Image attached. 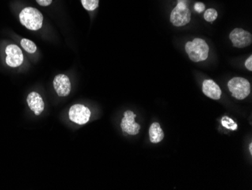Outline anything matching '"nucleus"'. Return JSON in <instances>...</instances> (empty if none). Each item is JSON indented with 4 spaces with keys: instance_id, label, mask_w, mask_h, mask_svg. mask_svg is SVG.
Masks as SVG:
<instances>
[{
    "instance_id": "obj_1",
    "label": "nucleus",
    "mask_w": 252,
    "mask_h": 190,
    "mask_svg": "<svg viewBox=\"0 0 252 190\" xmlns=\"http://www.w3.org/2000/svg\"><path fill=\"white\" fill-rule=\"evenodd\" d=\"M19 19L21 24L30 31H39L43 27V14L33 7L24 8L20 12Z\"/></svg>"
},
{
    "instance_id": "obj_2",
    "label": "nucleus",
    "mask_w": 252,
    "mask_h": 190,
    "mask_svg": "<svg viewBox=\"0 0 252 190\" xmlns=\"http://www.w3.org/2000/svg\"><path fill=\"white\" fill-rule=\"evenodd\" d=\"M185 50L191 61L200 62L208 58L209 47L204 39L196 38L186 43Z\"/></svg>"
},
{
    "instance_id": "obj_3",
    "label": "nucleus",
    "mask_w": 252,
    "mask_h": 190,
    "mask_svg": "<svg viewBox=\"0 0 252 190\" xmlns=\"http://www.w3.org/2000/svg\"><path fill=\"white\" fill-rule=\"evenodd\" d=\"M191 12L188 9L185 0H178L170 16V20L175 27H182L190 23Z\"/></svg>"
},
{
    "instance_id": "obj_4",
    "label": "nucleus",
    "mask_w": 252,
    "mask_h": 190,
    "mask_svg": "<svg viewBox=\"0 0 252 190\" xmlns=\"http://www.w3.org/2000/svg\"><path fill=\"white\" fill-rule=\"evenodd\" d=\"M228 89L233 96L239 100L246 98L251 93L250 83L243 77H234L230 80Z\"/></svg>"
},
{
    "instance_id": "obj_5",
    "label": "nucleus",
    "mask_w": 252,
    "mask_h": 190,
    "mask_svg": "<svg viewBox=\"0 0 252 190\" xmlns=\"http://www.w3.org/2000/svg\"><path fill=\"white\" fill-rule=\"evenodd\" d=\"M92 112L88 107L82 104L72 105L69 110V118L72 122L79 125L87 124L91 117Z\"/></svg>"
},
{
    "instance_id": "obj_6",
    "label": "nucleus",
    "mask_w": 252,
    "mask_h": 190,
    "mask_svg": "<svg viewBox=\"0 0 252 190\" xmlns=\"http://www.w3.org/2000/svg\"><path fill=\"white\" fill-rule=\"evenodd\" d=\"M5 63L10 68H17L24 62L22 50L16 44H10L5 48Z\"/></svg>"
},
{
    "instance_id": "obj_7",
    "label": "nucleus",
    "mask_w": 252,
    "mask_h": 190,
    "mask_svg": "<svg viewBox=\"0 0 252 190\" xmlns=\"http://www.w3.org/2000/svg\"><path fill=\"white\" fill-rule=\"evenodd\" d=\"M136 114L130 110L124 112V117L121 121L122 131L129 135H137L138 133L141 126L135 122Z\"/></svg>"
},
{
    "instance_id": "obj_8",
    "label": "nucleus",
    "mask_w": 252,
    "mask_h": 190,
    "mask_svg": "<svg viewBox=\"0 0 252 190\" xmlns=\"http://www.w3.org/2000/svg\"><path fill=\"white\" fill-rule=\"evenodd\" d=\"M230 39L232 41L234 47L245 48L250 46L252 43V35L251 33L241 29L235 28L230 34Z\"/></svg>"
},
{
    "instance_id": "obj_9",
    "label": "nucleus",
    "mask_w": 252,
    "mask_h": 190,
    "mask_svg": "<svg viewBox=\"0 0 252 190\" xmlns=\"http://www.w3.org/2000/svg\"><path fill=\"white\" fill-rule=\"evenodd\" d=\"M53 87L58 96L66 97L71 91V83L67 75H57L53 80Z\"/></svg>"
},
{
    "instance_id": "obj_10",
    "label": "nucleus",
    "mask_w": 252,
    "mask_h": 190,
    "mask_svg": "<svg viewBox=\"0 0 252 190\" xmlns=\"http://www.w3.org/2000/svg\"><path fill=\"white\" fill-rule=\"evenodd\" d=\"M27 105L34 112L35 115L39 116L45 109V103L43 97L36 92H31L27 97Z\"/></svg>"
},
{
    "instance_id": "obj_11",
    "label": "nucleus",
    "mask_w": 252,
    "mask_h": 190,
    "mask_svg": "<svg viewBox=\"0 0 252 190\" xmlns=\"http://www.w3.org/2000/svg\"><path fill=\"white\" fill-rule=\"evenodd\" d=\"M202 92L208 98L218 100L221 96V90L214 80H205L202 83Z\"/></svg>"
},
{
    "instance_id": "obj_12",
    "label": "nucleus",
    "mask_w": 252,
    "mask_h": 190,
    "mask_svg": "<svg viewBox=\"0 0 252 190\" xmlns=\"http://www.w3.org/2000/svg\"><path fill=\"white\" fill-rule=\"evenodd\" d=\"M149 136L150 140L154 144L160 143L164 139V132L161 128L159 123L155 122L151 124L149 130Z\"/></svg>"
},
{
    "instance_id": "obj_13",
    "label": "nucleus",
    "mask_w": 252,
    "mask_h": 190,
    "mask_svg": "<svg viewBox=\"0 0 252 190\" xmlns=\"http://www.w3.org/2000/svg\"><path fill=\"white\" fill-rule=\"evenodd\" d=\"M20 45H21V47L23 48V49H24L27 53H30V54H34L37 50L36 45L33 41L30 40L28 39H25V38L21 39Z\"/></svg>"
},
{
    "instance_id": "obj_14",
    "label": "nucleus",
    "mask_w": 252,
    "mask_h": 190,
    "mask_svg": "<svg viewBox=\"0 0 252 190\" xmlns=\"http://www.w3.org/2000/svg\"><path fill=\"white\" fill-rule=\"evenodd\" d=\"M83 7L88 11H94L99 7V0H81Z\"/></svg>"
},
{
    "instance_id": "obj_15",
    "label": "nucleus",
    "mask_w": 252,
    "mask_h": 190,
    "mask_svg": "<svg viewBox=\"0 0 252 190\" xmlns=\"http://www.w3.org/2000/svg\"><path fill=\"white\" fill-rule=\"evenodd\" d=\"M218 12L215 9H208L204 13V19L208 22H213L218 19Z\"/></svg>"
},
{
    "instance_id": "obj_16",
    "label": "nucleus",
    "mask_w": 252,
    "mask_h": 190,
    "mask_svg": "<svg viewBox=\"0 0 252 190\" xmlns=\"http://www.w3.org/2000/svg\"><path fill=\"white\" fill-rule=\"evenodd\" d=\"M222 125L227 129L232 130V131H235L237 129V124L233 121L232 119L227 117V116H224L222 118Z\"/></svg>"
},
{
    "instance_id": "obj_17",
    "label": "nucleus",
    "mask_w": 252,
    "mask_h": 190,
    "mask_svg": "<svg viewBox=\"0 0 252 190\" xmlns=\"http://www.w3.org/2000/svg\"><path fill=\"white\" fill-rule=\"evenodd\" d=\"M194 9L196 12L198 13H201V12H204L205 9V4L201 2H197L195 3Z\"/></svg>"
},
{
    "instance_id": "obj_18",
    "label": "nucleus",
    "mask_w": 252,
    "mask_h": 190,
    "mask_svg": "<svg viewBox=\"0 0 252 190\" xmlns=\"http://www.w3.org/2000/svg\"><path fill=\"white\" fill-rule=\"evenodd\" d=\"M36 1L41 6H48L52 2L53 0H36Z\"/></svg>"
},
{
    "instance_id": "obj_19",
    "label": "nucleus",
    "mask_w": 252,
    "mask_h": 190,
    "mask_svg": "<svg viewBox=\"0 0 252 190\" xmlns=\"http://www.w3.org/2000/svg\"><path fill=\"white\" fill-rule=\"evenodd\" d=\"M245 65H246V68H247L249 71L252 72V56H250L246 60V63H245Z\"/></svg>"
},
{
    "instance_id": "obj_20",
    "label": "nucleus",
    "mask_w": 252,
    "mask_h": 190,
    "mask_svg": "<svg viewBox=\"0 0 252 190\" xmlns=\"http://www.w3.org/2000/svg\"><path fill=\"white\" fill-rule=\"evenodd\" d=\"M249 152H250L251 154H252V143L249 145Z\"/></svg>"
}]
</instances>
